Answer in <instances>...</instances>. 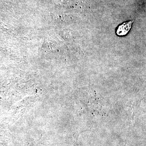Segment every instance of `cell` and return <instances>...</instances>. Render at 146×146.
Returning a JSON list of instances; mask_svg holds the SVG:
<instances>
[{
  "label": "cell",
  "mask_w": 146,
  "mask_h": 146,
  "mask_svg": "<svg viewBox=\"0 0 146 146\" xmlns=\"http://www.w3.org/2000/svg\"><path fill=\"white\" fill-rule=\"evenodd\" d=\"M133 21H129L124 23L117 29L116 33L119 36H123L126 35L130 30Z\"/></svg>",
  "instance_id": "cell-1"
}]
</instances>
